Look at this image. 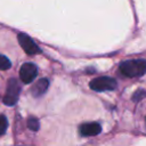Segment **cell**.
Instances as JSON below:
<instances>
[{
	"label": "cell",
	"instance_id": "cell-6",
	"mask_svg": "<svg viewBox=\"0 0 146 146\" xmlns=\"http://www.w3.org/2000/svg\"><path fill=\"white\" fill-rule=\"evenodd\" d=\"M102 128L100 124L97 122H88V123H83L80 125L79 128V132L82 137H88V136H97L98 133H100Z\"/></svg>",
	"mask_w": 146,
	"mask_h": 146
},
{
	"label": "cell",
	"instance_id": "cell-8",
	"mask_svg": "<svg viewBox=\"0 0 146 146\" xmlns=\"http://www.w3.org/2000/svg\"><path fill=\"white\" fill-rule=\"evenodd\" d=\"M10 66H11L10 60L6 56H3V55L0 54V70L1 71H6V70L10 68Z\"/></svg>",
	"mask_w": 146,
	"mask_h": 146
},
{
	"label": "cell",
	"instance_id": "cell-9",
	"mask_svg": "<svg viewBox=\"0 0 146 146\" xmlns=\"http://www.w3.org/2000/svg\"><path fill=\"white\" fill-rule=\"evenodd\" d=\"M27 127H29V129L32 130V131H38V130H39V127H40L38 119H35V117H30V119L27 120Z\"/></svg>",
	"mask_w": 146,
	"mask_h": 146
},
{
	"label": "cell",
	"instance_id": "cell-10",
	"mask_svg": "<svg viewBox=\"0 0 146 146\" xmlns=\"http://www.w3.org/2000/svg\"><path fill=\"white\" fill-rule=\"evenodd\" d=\"M144 97H146V90L139 89V90H137V91L132 95V100H133V102H139V100H141Z\"/></svg>",
	"mask_w": 146,
	"mask_h": 146
},
{
	"label": "cell",
	"instance_id": "cell-3",
	"mask_svg": "<svg viewBox=\"0 0 146 146\" xmlns=\"http://www.w3.org/2000/svg\"><path fill=\"white\" fill-rule=\"evenodd\" d=\"M90 89L95 91H108L114 90L116 88V81L110 76H99L90 81L89 83Z\"/></svg>",
	"mask_w": 146,
	"mask_h": 146
},
{
	"label": "cell",
	"instance_id": "cell-2",
	"mask_svg": "<svg viewBox=\"0 0 146 146\" xmlns=\"http://www.w3.org/2000/svg\"><path fill=\"white\" fill-rule=\"evenodd\" d=\"M21 92V86L16 79H9L6 88V94L3 96V104L7 106H13L17 103Z\"/></svg>",
	"mask_w": 146,
	"mask_h": 146
},
{
	"label": "cell",
	"instance_id": "cell-1",
	"mask_svg": "<svg viewBox=\"0 0 146 146\" xmlns=\"http://www.w3.org/2000/svg\"><path fill=\"white\" fill-rule=\"evenodd\" d=\"M122 75L128 78H138L146 73V59H130L122 62L119 66Z\"/></svg>",
	"mask_w": 146,
	"mask_h": 146
},
{
	"label": "cell",
	"instance_id": "cell-11",
	"mask_svg": "<svg viewBox=\"0 0 146 146\" xmlns=\"http://www.w3.org/2000/svg\"><path fill=\"white\" fill-rule=\"evenodd\" d=\"M7 127H8V121H7V117L5 115H0V136L3 135L7 130Z\"/></svg>",
	"mask_w": 146,
	"mask_h": 146
},
{
	"label": "cell",
	"instance_id": "cell-5",
	"mask_svg": "<svg viewBox=\"0 0 146 146\" xmlns=\"http://www.w3.org/2000/svg\"><path fill=\"white\" fill-rule=\"evenodd\" d=\"M38 74V68L33 63H25L19 68V78L23 83H31Z\"/></svg>",
	"mask_w": 146,
	"mask_h": 146
},
{
	"label": "cell",
	"instance_id": "cell-7",
	"mask_svg": "<svg viewBox=\"0 0 146 146\" xmlns=\"http://www.w3.org/2000/svg\"><path fill=\"white\" fill-rule=\"evenodd\" d=\"M48 87H49V81H48V79H40L39 81H36L33 86H32V88H31V94L34 96V97H40V96H42L46 91H47V89H48Z\"/></svg>",
	"mask_w": 146,
	"mask_h": 146
},
{
	"label": "cell",
	"instance_id": "cell-4",
	"mask_svg": "<svg viewBox=\"0 0 146 146\" xmlns=\"http://www.w3.org/2000/svg\"><path fill=\"white\" fill-rule=\"evenodd\" d=\"M18 42L21 44V47L23 48V50L27 54V55H35L38 52H40V48L36 46V43L25 33H19L17 35Z\"/></svg>",
	"mask_w": 146,
	"mask_h": 146
}]
</instances>
